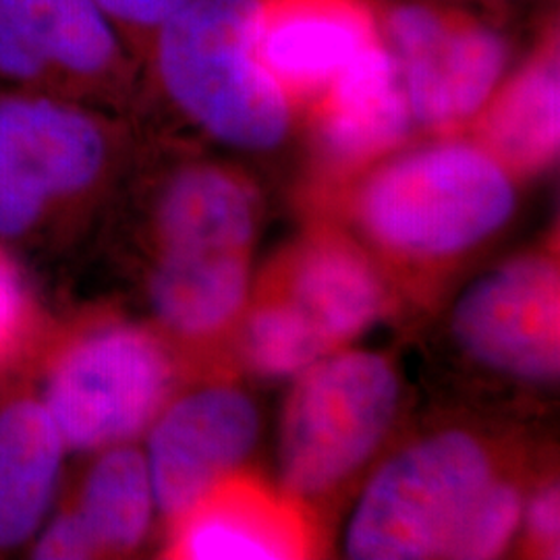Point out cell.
Segmentation results:
<instances>
[{
  "label": "cell",
  "mask_w": 560,
  "mask_h": 560,
  "mask_svg": "<svg viewBox=\"0 0 560 560\" xmlns=\"http://www.w3.org/2000/svg\"><path fill=\"white\" fill-rule=\"evenodd\" d=\"M258 15L260 0H185L148 44L140 85L210 140L268 154L289 140L295 106L258 57Z\"/></svg>",
  "instance_id": "6da1fadb"
},
{
  "label": "cell",
  "mask_w": 560,
  "mask_h": 560,
  "mask_svg": "<svg viewBox=\"0 0 560 560\" xmlns=\"http://www.w3.org/2000/svg\"><path fill=\"white\" fill-rule=\"evenodd\" d=\"M372 166L353 210L361 229L397 256H457L501 231L517 208V177L476 140L432 141Z\"/></svg>",
  "instance_id": "7a4b0ae2"
},
{
  "label": "cell",
  "mask_w": 560,
  "mask_h": 560,
  "mask_svg": "<svg viewBox=\"0 0 560 560\" xmlns=\"http://www.w3.org/2000/svg\"><path fill=\"white\" fill-rule=\"evenodd\" d=\"M497 480L488 451L448 430L400 451L368 483L345 550L355 560L448 559L465 521Z\"/></svg>",
  "instance_id": "3957f363"
},
{
  "label": "cell",
  "mask_w": 560,
  "mask_h": 560,
  "mask_svg": "<svg viewBox=\"0 0 560 560\" xmlns=\"http://www.w3.org/2000/svg\"><path fill=\"white\" fill-rule=\"evenodd\" d=\"M119 154V127L92 104L0 88V237L92 196Z\"/></svg>",
  "instance_id": "277c9868"
},
{
  "label": "cell",
  "mask_w": 560,
  "mask_h": 560,
  "mask_svg": "<svg viewBox=\"0 0 560 560\" xmlns=\"http://www.w3.org/2000/svg\"><path fill=\"white\" fill-rule=\"evenodd\" d=\"M399 399V376L376 353L347 351L307 368L282 418L284 490L316 499L349 480L381 446Z\"/></svg>",
  "instance_id": "5b68a950"
},
{
  "label": "cell",
  "mask_w": 560,
  "mask_h": 560,
  "mask_svg": "<svg viewBox=\"0 0 560 560\" xmlns=\"http://www.w3.org/2000/svg\"><path fill=\"white\" fill-rule=\"evenodd\" d=\"M376 4L413 122L439 133L471 125L511 69L501 21L451 0Z\"/></svg>",
  "instance_id": "8992f818"
},
{
  "label": "cell",
  "mask_w": 560,
  "mask_h": 560,
  "mask_svg": "<svg viewBox=\"0 0 560 560\" xmlns=\"http://www.w3.org/2000/svg\"><path fill=\"white\" fill-rule=\"evenodd\" d=\"M0 88L120 104L140 62L96 0H0Z\"/></svg>",
  "instance_id": "52a82bcc"
},
{
  "label": "cell",
  "mask_w": 560,
  "mask_h": 560,
  "mask_svg": "<svg viewBox=\"0 0 560 560\" xmlns=\"http://www.w3.org/2000/svg\"><path fill=\"white\" fill-rule=\"evenodd\" d=\"M171 381L161 342L143 328L115 324L69 345L50 370L42 405L65 446L110 448L161 413Z\"/></svg>",
  "instance_id": "ba28073f"
},
{
  "label": "cell",
  "mask_w": 560,
  "mask_h": 560,
  "mask_svg": "<svg viewBox=\"0 0 560 560\" xmlns=\"http://www.w3.org/2000/svg\"><path fill=\"white\" fill-rule=\"evenodd\" d=\"M460 349L483 368L527 382L560 370V275L548 256H523L481 277L453 312Z\"/></svg>",
  "instance_id": "9c48e42d"
},
{
  "label": "cell",
  "mask_w": 560,
  "mask_h": 560,
  "mask_svg": "<svg viewBox=\"0 0 560 560\" xmlns=\"http://www.w3.org/2000/svg\"><path fill=\"white\" fill-rule=\"evenodd\" d=\"M258 432V409L240 388L219 384L175 400L154 423L145 457L162 513L179 520L233 478Z\"/></svg>",
  "instance_id": "30bf717a"
},
{
  "label": "cell",
  "mask_w": 560,
  "mask_h": 560,
  "mask_svg": "<svg viewBox=\"0 0 560 560\" xmlns=\"http://www.w3.org/2000/svg\"><path fill=\"white\" fill-rule=\"evenodd\" d=\"M382 42L376 0H260L261 65L298 106Z\"/></svg>",
  "instance_id": "8fae6325"
},
{
  "label": "cell",
  "mask_w": 560,
  "mask_h": 560,
  "mask_svg": "<svg viewBox=\"0 0 560 560\" xmlns=\"http://www.w3.org/2000/svg\"><path fill=\"white\" fill-rule=\"evenodd\" d=\"M310 106L316 150L332 173H355L381 162L399 150L413 125L397 62L384 40Z\"/></svg>",
  "instance_id": "7c38bea8"
},
{
  "label": "cell",
  "mask_w": 560,
  "mask_h": 560,
  "mask_svg": "<svg viewBox=\"0 0 560 560\" xmlns=\"http://www.w3.org/2000/svg\"><path fill=\"white\" fill-rule=\"evenodd\" d=\"M474 138L515 177L552 166L560 145L559 21H548L520 65L471 120Z\"/></svg>",
  "instance_id": "4fadbf2b"
},
{
  "label": "cell",
  "mask_w": 560,
  "mask_h": 560,
  "mask_svg": "<svg viewBox=\"0 0 560 560\" xmlns=\"http://www.w3.org/2000/svg\"><path fill=\"white\" fill-rule=\"evenodd\" d=\"M177 521L173 550L180 559H300L307 548L303 521L287 502L233 478Z\"/></svg>",
  "instance_id": "5bb4252c"
},
{
  "label": "cell",
  "mask_w": 560,
  "mask_h": 560,
  "mask_svg": "<svg viewBox=\"0 0 560 560\" xmlns=\"http://www.w3.org/2000/svg\"><path fill=\"white\" fill-rule=\"evenodd\" d=\"M256 222L254 187L221 162H180L162 179L156 229L164 249L247 252Z\"/></svg>",
  "instance_id": "9a60e30c"
},
{
  "label": "cell",
  "mask_w": 560,
  "mask_h": 560,
  "mask_svg": "<svg viewBox=\"0 0 560 560\" xmlns=\"http://www.w3.org/2000/svg\"><path fill=\"white\" fill-rule=\"evenodd\" d=\"M324 340L339 347L355 339L386 310V284L365 254L347 241L305 245L287 272V295Z\"/></svg>",
  "instance_id": "2e32d148"
},
{
  "label": "cell",
  "mask_w": 560,
  "mask_h": 560,
  "mask_svg": "<svg viewBox=\"0 0 560 560\" xmlns=\"http://www.w3.org/2000/svg\"><path fill=\"white\" fill-rule=\"evenodd\" d=\"M65 442L46 407L15 400L0 411V550L27 540L52 501Z\"/></svg>",
  "instance_id": "e0dca14e"
},
{
  "label": "cell",
  "mask_w": 560,
  "mask_h": 560,
  "mask_svg": "<svg viewBox=\"0 0 560 560\" xmlns=\"http://www.w3.org/2000/svg\"><path fill=\"white\" fill-rule=\"evenodd\" d=\"M245 252L164 249L152 275L150 298L162 324L189 339L221 332L247 300Z\"/></svg>",
  "instance_id": "ac0fdd59"
},
{
  "label": "cell",
  "mask_w": 560,
  "mask_h": 560,
  "mask_svg": "<svg viewBox=\"0 0 560 560\" xmlns=\"http://www.w3.org/2000/svg\"><path fill=\"white\" fill-rule=\"evenodd\" d=\"M102 552H129L145 538L154 490L145 455L131 446H110L88 474L75 506Z\"/></svg>",
  "instance_id": "d6986e66"
},
{
  "label": "cell",
  "mask_w": 560,
  "mask_h": 560,
  "mask_svg": "<svg viewBox=\"0 0 560 560\" xmlns=\"http://www.w3.org/2000/svg\"><path fill=\"white\" fill-rule=\"evenodd\" d=\"M243 349L249 365L268 378L300 376L330 345L289 300L266 301L245 324Z\"/></svg>",
  "instance_id": "ffe728a7"
},
{
  "label": "cell",
  "mask_w": 560,
  "mask_h": 560,
  "mask_svg": "<svg viewBox=\"0 0 560 560\" xmlns=\"http://www.w3.org/2000/svg\"><path fill=\"white\" fill-rule=\"evenodd\" d=\"M523 517L520 490L513 483L494 480L465 521L448 559H494L513 540Z\"/></svg>",
  "instance_id": "44dd1931"
},
{
  "label": "cell",
  "mask_w": 560,
  "mask_h": 560,
  "mask_svg": "<svg viewBox=\"0 0 560 560\" xmlns=\"http://www.w3.org/2000/svg\"><path fill=\"white\" fill-rule=\"evenodd\" d=\"M96 4L141 65L143 52L159 27L185 4V0H96Z\"/></svg>",
  "instance_id": "7402d4cb"
},
{
  "label": "cell",
  "mask_w": 560,
  "mask_h": 560,
  "mask_svg": "<svg viewBox=\"0 0 560 560\" xmlns=\"http://www.w3.org/2000/svg\"><path fill=\"white\" fill-rule=\"evenodd\" d=\"M27 314L30 303L20 270L0 249V368L18 353Z\"/></svg>",
  "instance_id": "603a6c76"
},
{
  "label": "cell",
  "mask_w": 560,
  "mask_h": 560,
  "mask_svg": "<svg viewBox=\"0 0 560 560\" xmlns=\"http://www.w3.org/2000/svg\"><path fill=\"white\" fill-rule=\"evenodd\" d=\"M101 548L81 520L78 509L60 513L34 546V557L44 560H80L98 557Z\"/></svg>",
  "instance_id": "cb8c5ba5"
},
{
  "label": "cell",
  "mask_w": 560,
  "mask_h": 560,
  "mask_svg": "<svg viewBox=\"0 0 560 560\" xmlns=\"http://www.w3.org/2000/svg\"><path fill=\"white\" fill-rule=\"evenodd\" d=\"M525 529L532 546L548 557H557L560 540V497L557 483H546L525 509Z\"/></svg>",
  "instance_id": "d4e9b609"
},
{
  "label": "cell",
  "mask_w": 560,
  "mask_h": 560,
  "mask_svg": "<svg viewBox=\"0 0 560 560\" xmlns=\"http://www.w3.org/2000/svg\"><path fill=\"white\" fill-rule=\"evenodd\" d=\"M451 2L469 7L481 15L502 23V20L509 15V11H513L521 0H451Z\"/></svg>",
  "instance_id": "484cf974"
}]
</instances>
